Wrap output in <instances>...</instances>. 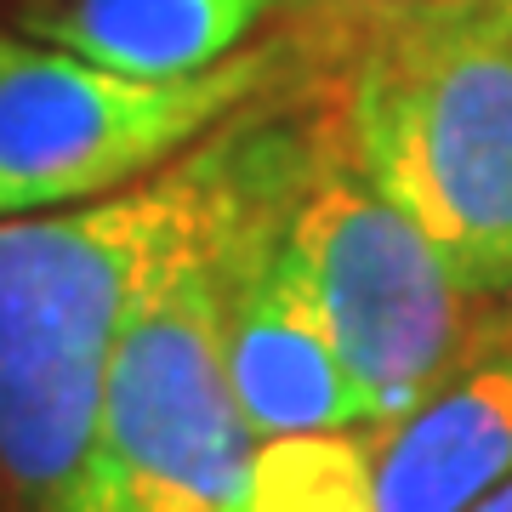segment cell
<instances>
[{
	"label": "cell",
	"instance_id": "obj_12",
	"mask_svg": "<svg viewBox=\"0 0 512 512\" xmlns=\"http://www.w3.org/2000/svg\"><path fill=\"white\" fill-rule=\"evenodd\" d=\"M0 512H6V501H0Z\"/></svg>",
	"mask_w": 512,
	"mask_h": 512
},
{
	"label": "cell",
	"instance_id": "obj_9",
	"mask_svg": "<svg viewBox=\"0 0 512 512\" xmlns=\"http://www.w3.org/2000/svg\"><path fill=\"white\" fill-rule=\"evenodd\" d=\"M512 348V291L495 296L490 308H484V325H478V353L473 359H484V353H501Z\"/></svg>",
	"mask_w": 512,
	"mask_h": 512
},
{
	"label": "cell",
	"instance_id": "obj_2",
	"mask_svg": "<svg viewBox=\"0 0 512 512\" xmlns=\"http://www.w3.org/2000/svg\"><path fill=\"white\" fill-rule=\"evenodd\" d=\"M336 137L484 302L512 291V0H308Z\"/></svg>",
	"mask_w": 512,
	"mask_h": 512
},
{
	"label": "cell",
	"instance_id": "obj_8",
	"mask_svg": "<svg viewBox=\"0 0 512 512\" xmlns=\"http://www.w3.org/2000/svg\"><path fill=\"white\" fill-rule=\"evenodd\" d=\"M222 512H376L370 433H296L256 444L245 484Z\"/></svg>",
	"mask_w": 512,
	"mask_h": 512
},
{
	"label": "cell",
	"instance_id": "obj_11",
	"mask_svg": "<svg viewBox=\"0 0 512 512\" xmlns=\"http://www.w3.org/2000/svg\"><path fill=\"white\" fill-rule=\"evenodd\" d=\"M6 40H12V35H6V29H0V52H6Z\"/></svg>",
	"mask_w": 512,
	"mask_h": 512
},
{
	"label": "cell",
	"instance_id": "obj_4",
	"mask_svg": "<svg viewBox=\"0 0 512 512\" xmlns=\"http://www.w3.org/2000/svg\"><path fill=\"white\" fill-rule=\"evenodd\" d=\"M291 245L308 268L330 342L370 404V427L410 416L478 353L490 302L467 291L433 234L359 171L336 137L330 103L313 165L291 200Z\"/></svg>",
	"mask_w": 512,
	"mask_h": 512
},
{
	"label": "cell",
	"instance_id": "obj_3",
	"mask_svg": "<svg viewBox=\"0 0 512 512\" xmlns=\"http://www.w3.org/2000/svg\"><path fill=\"white\" fill-rule=\"evenodd\" d=\"M313 52L302 0L285 29L200 74H126L40 40L0 52V222L63 211L154 177Z\"/></svg>",
	"mask_w": 512,
	"mask_h": 512
},
{
	"label": "cell",
	"instance_id": "obj_7",
	"mask_svg": "<svg viewBox=\"0 0 512 512\" xmlns=\"http://www.w3.org/2000/svg\"><path fill=\"white\" fill-rule=\"evenodd\" d=\"M23 40L126 74H200L245 52L296 0H0Z\"/></svg>",
	"mask_w": 512,
	"mask_h": 512
},
{
	"label": "cell",
	"instance_id": "obj_10",
	"mask_svg": "<svg viewBox=\"0 0 512 512\" xmlns=\"http://www.w3.org/2000/svg\"><path fill=\"white\" fill-rule=\"evenodd\" d=\"M467 512H512V478H501V484H495L490 495H478V501H473Z\"/></svg>",
	"mask_w": 512,
	"mask_h": 512
},
{
	"label": "cell",
	"instance_id": "obj_6",
	"mask_svg": "<svg viewBox=\"0 0 512 512\" xmlns=\"http://www.w3.org/2000/svg\"><path fill=\"white\" fill-rule=\"evenodd\" d=\"M365 433L376 512H467L512 478V348L467 359L410 416Z\"/></svg>",
	"mask_w": 512,
	"mask_h": 512
},
{
	"label": "cell",
	"instance_id": "obj_5",
	"mask_svg": "<svg viewBox=\"0 0 512 512\" xmlns=\"http://www.w3.org/2000/svg\"><path fill=\"white\" fill-rule=\"evenodd\" d=\"M217 188L222 126L120 194L0 222V370L109 359L126 313Z\"/></svg>",
	"mask_w": 512,
	"mask_h": 512
},
{
	"label": "cell",
	"instance_id": "obj_1",
	"mask_svg": "<svg viewBox=\"0 0 512 512\" xmlns=\"http://www.w3.org/2000/svg\"><path fill=\"white\" fill-rule=\"evenodd\" d=\"M251 160V103L222 120V188L165 256L109 359L0 370L6 512H222L256 439L222 370V222Z\"/></svg>",
	"mask_w": 512,
	"mask_h": 512
}]
</instances>
